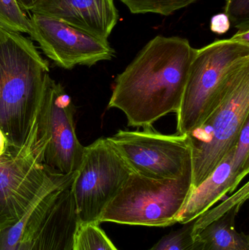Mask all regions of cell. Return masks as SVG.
Returning a JSON list of instances; mask_svg holds the SVG:
<instances>
[{"instance_id": "6da1fadb", "label": "cell", "mask_w": 249, "mask_h": 250, "mask_svg": "<svg viewBox=\"0 0 249 250\" xmlns=\"http://www.w3.org/2000/svg\"><path fill=\"white\" fill-rule=\"evenodd\" d=\"M195 52L185 38L155 37L117 76L108 108L122 111L129 126L143 129L176 114Z\"/></svg>"}, {"instance_id": "7a4b0ae2", "label": "cell", "mask_w": 249, "mask_h": 250, "mask_svg": "<svg viewBox=\"0 0 249 250\" xmlns=\"http://www.w3.org/2000/svg\"><path fill=\"white\" fill-rule=\"evenodd\" d=\"M49 64L32 41L3 29L0 37V128L9 145L20 146L30 132Z\"/></svg>"}, {"instance_id": "3957f363", "label": "cell", "mask_w": 249, "mask_h": 250, "mask_svg": "<svg viewBox=\"0 0 249 250\" xmlns=\"http://www.w3.org/2000/svg\"><path fill=\"white\" fill-rule=\"evenodd\" d=\"M247 70L249 45L218 40L196 49L176 113L177 134L187 135L198 127Z\"/></svg>"}, {"instance_id": "277c9868", "label": "cell", "mask_w": 249, "mask_h": 250, "mask_svg": "<svg viewBox=\"0 0 249 250\" xmlns=\"http://www.w3.org/2000/svg\"><path fill=\"white\" fill-rule=\"evenodd\" d=\"M43 151L35 117L24 144L8 145L0 157V230L19 221L47 195L71 186L76 172L63 174L51 168Z\"/></svg>"}, {"instance_id": "5b68a950", "label": "cell", "mask_w": 249, "mask_h": 250, "mask_svg": "<svg viewBox=\"0 0 249 250\" xmlns=\"http://www.w3.org/2000/svg\"><path fill=\"white\" fill-rule=\"evenodd\" d=\"M192 189V170L173 179H150L133 172L107 206L99 224L172 226Z\"/></svg>"}, {"instance_id": "8992f818", "label": "cell", "mask_w": 249, "mask_h": 250, "mask_svg": "<svg viewBox=\"0 0 249 250\" xmlns=\"http://www.w3.org/2000/svg\"><path fill=\"white\" fill-rule=\"evenodd\" d=\"M249 115L247 70L220 105L198 127L187 135L192 152L193 189L204 182L236 146Z\"/></svg>"}, {"instance_id": "52a82bcc", "label": "cell", "mask_w": 249, "mask_h": 250, "mask_svg": "<svg viewBox=\"0 0 249 250\" xmlns=\"http://www.w3.org/2000/svg\"><path fill=\"white\" fill-rule=\"evenodd\" d=\"M133 173L108 138L85 146L70 186L79 225L97 224L107 206Z\"/></svg>"}, {"instance_id": "ba28073f", "label": "cell", "mask_w": 249, "mask_h": 250, "mask_svg": "<svg viewBox=\"0 0 249 250\" xmlns=\"http://www.w3.org/2000/svg\"><path fill=\"white\" fill-rule=\"evenodd\" d=\"M35 119L45 164L63 174L76 173L83 160L85 146L76 135L71 98L48 73Z\"/></svg>"}, {"instance_id": "9c48e42d", "label": "cell", "mask_w": 249, "mask_h": 250, "mask_svg": "<svg viewBox=\"0 0 249 250\" xmlns=\"http://www.w3.org/2000/svg\"><path fill=\"white\" fill-rule=\"evenodd\" d=\"M108 138L132 171L140 176L173 179L192 170L187 135H164L149 128L118 130Z\"/></svg>"}, {"instance_id": "30bf717a", "label": "cell", "mask_w": 249, "mask_h": 250, "mask_svg": "<svg viewBox=\"0 0 249 250\" xmlns=\"http://www.w3.org/2000/svg\"><path fill=\"white\" fill-rule=\"evenodd\" d=\"M30 36L44 54L58 67L72 69L76 65H95L115 57L108 41L99 39L81 29L44 15L30 16Z\"/></svg>"}, {"instance_id": "8fae6325", "label": "cell", "mask_w": 249, "mask_h": 250, "mask_svg": "<svg viewBox=\"0 0 249 250\" xmlns=\"http://www.w3.org/2000/svg\"><path fill=\"white\" fill-rule=\"evenodd\" d=\"M249 196L247 182L220 205L195 219L192 236L203 242V250H249V236L235 229V218Z\"/></svg>"}, {"instance_id": "7c38bea8", "label": "cell", "mask_w": 249, "mask_h": 250, "mask_svg": "<svg viewBox=\"0 0 249 250\" xmlns=\"http://www.w3.org/2000/svg\"><path fill=\"white\" fill-rule=\"evenodd\" d=\"M32 13L44 15L108 41L119 19L114 0H43Z\"/></svg>"}, {"instance_id": "4fadbf2b", "label": "cell", "mask_w": 249, "mask_h": 250, "mask_svg": "<svg viewBox=\"0 0 249 250\" xmlns=\"http://www.w3.org/2000/svg\"><path fill=\"white\" fill-rule=\"evenodd\" d=\"M235 146L227 154L213 173L194 188L177 217V223L187 224L210 209L228 193H232L248 173L241 171L233 161Z\"/></svg>"}, {"instance_id": "5bb4252c", "label": "cell", "mask_w": 249, "mask_h": 250, "mask_svg": "<svg viewBox=\"0 0 249 250\" xmlns=\"http://www.w3.org/2000/svg\"><path fill=\"white\" fill-rule=\"evenodd\" d=\"M78 226L70 187L60 191L48 208L30 250H73Z\"/></svg>"}, {"instance_id": "9a60e30c", "label": "cell", "mask_w": 249, "mask_h": 250, "mask_svg": "<svg viewBox=\"0 0 249 250\" xmlns=\"http://www.w3.org/2000/svg\"><path fill=\"white\" fill-rule=\"evenodd\" d=\"M73 250H118L99 225H79Z\"/></svg>"}, {"instance_id": "2e32d148", "label": "cell", "mask_w": 249, "mask_h": 250, "mask_svg": "<svg viewBox=\"0 0 249 250\" xmlns=\"http://www.w3.org/2000/svg\"><path fill=\"white\" fill-rule=\"evenodd\" d=\"M194 221L195 220L165 235L147 250H203V242L194 239L192 236Z\"/></svg>"}, {"instance_id": "e0dca14e", "label": "cell", "mask_w": 249, "mask_h": 250, "mask_svg": "<svg viewBox=\"0 0 249 250\" xmlns=\"http://www.w3.org/2000/svg\"><path fill=\"white\" fill-rule=\"evenodd\" d=\"M134 14L156 13L168 16L197 0H120Z\"/></svg>"}, {"instance_id": "ac0fdd59", "label": "cell", "mask_w": 249, "mask_h": 250, "mask_svg": "<svg viewBox=\"0 0 249 250\" xmlns=\"http://www.w3.org/2000/svg\"><path fill=\"white\" fill-rule=\"evenodd\" d=\"M0 26L18 33L31 35L32 32L30 19L16 0H0Z\"/></svg>"}, {"instance_id": "d6986e66", "label": "cell", "mask_w": 249, "mask_h": 250, "mask_svg": "<svg viewBox=\"0 0 249 250\" xmlns=\"http://www.w3.org/2000/svg\"><path fill=\"white\" fill-rule=\"evenodd\" d=\"M64 189H58L52 193L47 195L34 210L31 215L30 219L25 228L23 236L17 248L15 250H30L32 248V242L35 239V234L46 214L49 207L57 198L60 191Z\"/></svg>"}, {"instance_id": "ffe728a7", "label": "cell", "mask_w": 249, "mask_h": 250, "mask_svg": "<svg viewBox=\"0 0 249 250\" xmlns=\"http://www.w3.org/2000/svg\"><path fill=\"white\" fill-rule=\"evenodd\" d=\"M225 11L235 27L249 23V0H227Z\"/></svg>"}, {"instance_id": "44dd1931", "label": "cell", "mask_w": 249, "mask_h": 250, "mask_svg": "<svg viewBox=\"0 0 249 250\" xmlns=\"http://www.w3.org/2000/svg\"><path fill=\"white\" fill-rule=\"evenodd\" d=\"M231 22L225 13L215 15L211 21V29L218 35L227 33L230 28Z\"/></svg>"}, {"instance_id": "7402d4cb", "label": "cell", "mask_w": 249, "mask_h": 250, "mask_svg": "<svg viewBox=\"0 0 249 250\" xmlns=\"http://www.w3.org/2000/svg\"><path fill=\"white\" fill-rule=\"evenodd\" d=\"M238 32L230 38L232 41L240 43L249 45V23L240 25L238 27Z\"/></svg>"}, {"instance_id": "603a6c76", "label": "cell", "mask_w": 249, "mask_h": 250, "mask_svg": "<svg viewBox=\"0 0 249 250\" xmlns=\"http://www.w3.org/2000/svg\"><path fill=\"white\" fill-rule=\"evenodd\" d=\"M22 10L25 13L31 11L43 0H16Z\"/></svg>"}, {"instance_id": "cb8c5ba5", "label": "cell", "mask_w": 249, "mask_h": 250, "mask_svg": "<svg viewBox=\"0 0 249 250\" xmlns=\"http://www.w3.org/2000/svg\"><path fill=\"white\" fill-rule=\"evenodd\" d=\"M8 145L9 144L7 138H6L5 135H4V132L0 128V157L6 151Z\"/></svg>"}, {"instance_id": "d4e9b609", "label": "cell", "mask_w": 249, "mask_h": 250, "mask_svg": "<svg viewBox=\"0 0 249 250\" xmlns=\"http://www.w3.org/2000/svg\"><path fill=\"white\" fill-rule=\"evenodd\" d=\"M3 28H1V26H0V37H1V33H2L3 31Z\"/></svg>"}]
</instances>
